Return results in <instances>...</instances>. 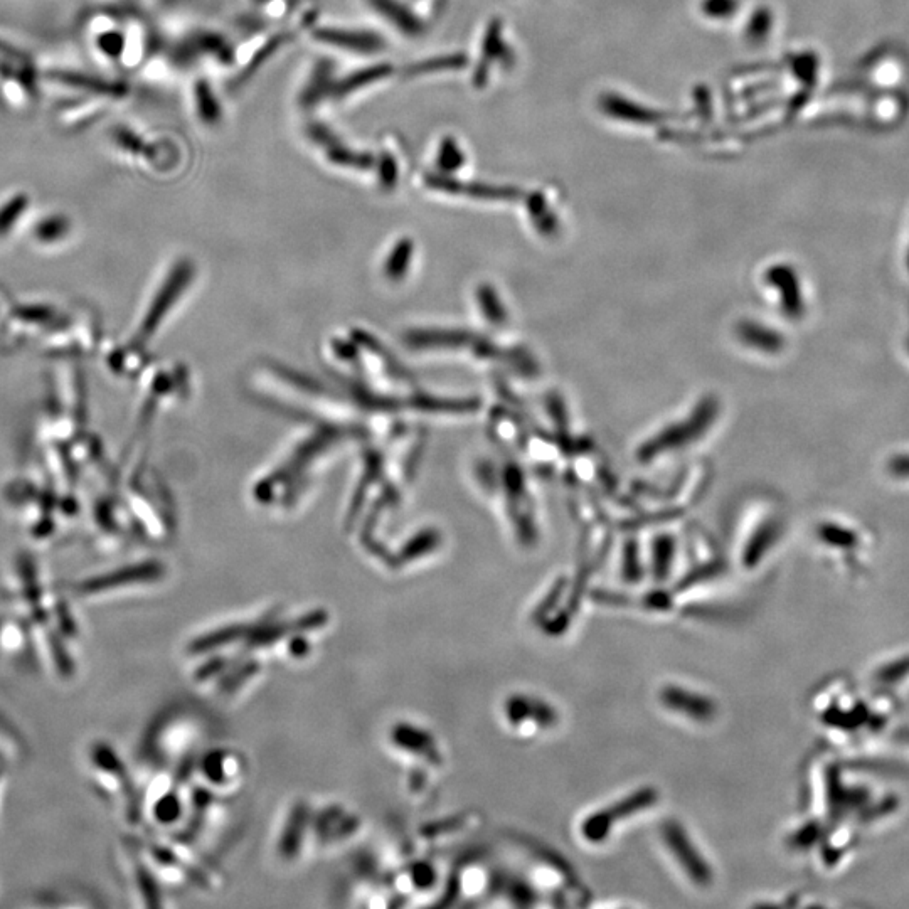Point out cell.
Segmentation results:
<instances>
[{
  "instance_id": "6da1fadb",
  "label": "cell",
  "mask_w": 909,
  "mask_h": 909,
  "mask_svg": "<svg viewBox=\"0 0 909 909\" xmlns=\"http://www.w3.org/2000/svg\"><path fill=\"white\" fill-rule=\"evenodd\" d=\"M305 139L309 140V144L314 145L315 150L322 155L325 164L332 169L373 174L376 152L359 149L356 145L349 144L327 123L309 118L305 123Z\"/></svg>"
},
{
  "instance_id": "7a4b0ae2",
  "label": "cell",
  "mask_w": 909,
  "mask_h": 909,
  "mask_svg": "<svg viewBox=\"0 0 909 909\" xmlns=\"http://www.w3.org/2000/svg\"><path fill=\"white\" fill-rule=\"evenodd\" d=\"M660 839L664 844L665 852L669 854L672 862L686 876L696 888H709L713 884V867L709 866L701 847L687 832L681 822L669 820L662 825Z\"/></svg>"
},
{
  "instance_id": "3957f363",
  "label": "cell",
  "mask_w": 909,
  "mask_h": 909,
  "mask_svg": "<svg viewBox=\"0 0 909 909\" xmlns=\"http://www.w3.org/2000/svg\"><path fill=\"white\" fill-rule=\"evenodd\" d=\"M310 38L324 48L335 49L339 53L352 54L359 58L374 59L383 56L388 49V41L383 34L369 27L334 26V24H317L309 29Z\"/></svg>"
},
{
  "instance_id": "277c9868",
  "label": "cell",
  "mask_w": 909,
  "mask_h": 909,
  "mask_svg": "<svg viewBox=\"0 0 909 909\" xmlns=\"http://www.w3.org/2000/svg\"><path fill=\"white\" fill-rule=\"evenodd\" d=\"M394 78H398V66H394L389 61H374V63L364 64L357 70L349 71L346 75L339 76L337 73L330 103H346L356 96H361L362 93L386 85Z\"/></svg>"
},
{
  "instance_id": "5b68a950",
  "label": "cell",
  "mask_w": 909,
  "mask_h": 909,
  "mask_svg": "<svg viewBox=\"0 0 909 909\" xmlns=\"http://www.w3.org/2000/svg\"><path fill=\"white\" fill-rule=\"evenodd\" d=\"M659 704L677 718L689 719L694 724L713 723L718 706L713 697L704 692L679 684H667L659 691Z\"/></svg>"
},
{
  "instance_id": "8992f818",
  "label": "cell",
  "mask_w": 909,
  "mask_h": 909,
  "mask_svg": "<svg viewBox=\"0 0 909 909\" xmlns=\"http://www.w3.org/2000/svg\"><path fill=\"white\" fill-rule=\"evenodd\" d=\"M335 76L337 68L332 59H315L295 96V103L300 112L314 115L315 110H319L325 103H330Z\"/></svg>"
},
{
  "instance_id": "52a82bcc",
  "label": "cell",
  "mask_w": 909,
  "mask_h": 909,
  "mask_svg": "<svg viewBox=\"0 0 909 909\" xmlns=\"http://www.w3.org/2000/svg\"><path fill=\"white\" fill-rule=\"evenodd\" d=\"M199 771L204 782L213 787L211 790H231V787L241 782L245 763L234 751L214 750L204 755L199 763Z\"/></svg>"
},
{
  "instance_id": "ba28073f",
  "label": "cell",
  "mask_w": 909,
  "mask_h": 909,
  "mask_svg": "<svg viewBox=\"0 0 909 909\" xmlns=\"http://www.w3.org/2000/svg\"><path fill=\"white\" fill-rule=\"evenodd\" d=\"M366 6L381 17L386 24L393 26L394 31L401 32L406 38H421L426 31L425 17L413 11L403 0H364Z\"/></svg>"
},
{
  "instance_id": "9c48e42d",
  "label": "cell",
  "mask_w": 909,
  "mask_h": 909,
  "mask_svg": "<svg viewBox=\"0 0 909 909\" xmlns=\"http://www.w3.org/2000/svg\"><path fill=\"white\" fill-rule=\"evenodd\" d=\"M391 741L398 750L423 758L430 765L442 766L443 756L436 741L428 731L415 724L401 723L394 726Z\"/></svg>"
},
{
  "instance_id": "30bf717a",
  "label": "cell",
  "mask_w": 909,
  "mask_h": 909,
  "mask_svg": "<svg viewBox=\"0 0 909 909\" xmlns=\"http://www.w3.org/2000/svg\"><path fill=\"white\" fill-rule=\"evenodd\" d=\"M404 155L406 154L403 145L399 144V140L393 135H389L388 139L381 142V147L376 150L373 174L379 187L384 191H393L401 181L403 169H406Z\"/></svg>"
},
{
  "instance_id": "8fae6325",
  "label": "cell",
  "mask_w": 909,
  "mask_h": 909,
  "mask_svg": "<svg viewBox=\"0 0 909 909\" xmlns=\"http://www.w3.org/2000/svg\"><path fill=\"white\" fill-rule=\"evenodd\" d=\"M192 108H194L197 122L201 123L202 127L211 128V130L221 127L226 118L223 101L219 98L218 91L214 88L213 83L204 76L197 78L192 85Z\"/></svg>"
},
{
  "instance_id": "7c38bea8",
  "label": "cell",
  "mask_w": 909,
  "mask_h": 909,
  "mask_svg": "<svg viewBox=\"0 0 909 909\" xmlns=\"http://www.w3.org/2000/svg\"><path fill=\"white\" fill-rule=\"evenodd\" d=\"M463 64L460 54H436L426 58L416 59L415 63L404 64L398 68V78L406 81L423 80L431 76L457 70Z\"/></svg>"
},
{
  "instance_id": "4fadbf2b",
  "label": "cell",
  "mask_w": 909,
  "mask_h": 909,
  "mask_svg": "<svg viewBox=\"0 0 909 909\" xmlns=\"http://www.w3.org/2000/svg\"><path fill=\"white\" fill-rule=\"evenodd\" d=\"M465 164L462 147L453 135H442L435 147L430 171L440 176H453Z\"/></svg>"
},
{
  "instance_id": "5bb4252c",
  "label": "cell",
  "mask_w": 909,
  "mask_h": 909,
  "mask_svg": "<svg viewBox=\"0 0 909 909\" xmlns=\"http://www.w3.org/2000/svg\"><path fill=\"white\" fill-rule=\"evenodd\" d=\"M309 815L303 810V805H298V807L293 808L292 814H290V819H288L287 827L282 832V837H280V852L283 856L288 857V859H293L297 857L298 852L302 849L303 840H305V832H307V827H309Z\"/></svg>"
},
{
  "instance_id": "9a60e30c",
  "label": "cell",
  "mask_w": 909,
  "mask_h": 909,
  "mask_svg": "<svg viewBox=\"0 0 909 909\" xmlns=\"http://www.w3.org/2000/svg\"><path fill=\"white\" fill-rule=\"evenodd\" d=\"M154 817L159 824L171 825L182 817V802L176 793L165 792L155 803Z\"/></svg>"
},
{
  "instance_id": "2e32d148",
  "label": "cell",
  "mask_w": 909,
  "mask_h": 909,
  "mask_svg": "<svg viewBox=\"0 0 909 909\" xmlns=\"http://www.w3.org/2000/svg\"><path fill=\"white\" fill-rule=\"evenodd\" d=\"M59 80L66 81V83H71V85L76 86H88V90L101 91V93H123V86H113L107 81L95 80V78H85V76H58Z\"/></svg>"
},
{
  "instance_id": "e0dca14e",
  "label": "cell",
  "mask_w": 909,
  "mask_h": 909,
  "mask_svg": "<svg viewBox=\"0 0 909 909\" xmlns=\"http://www.w3.org/2000/svg\"><path fill=\"white\" fill-rule=\"evenodd\" d=\"M26 202V197H16V199H12V201L7 204L6 208L0 211V231H6V229L21 216L22 211H24V206H26Z\"/></svg>"
},
{
  "instance_id": "ac0fdd59",
  "label": "cell",
  "mask_w": 909,
  "mask_h": 909,
  "mask_svg": "<svg viewBox=\"0 0 909 909\" xmlns=\"http://www.w3.org/2000/svg\"><path fill=\"white\" fill-rule=\"evenodd\" d=\"M100 46L110 56H117L123 51L122 36L118 32H108V34H105V38L100 39Z\"/></svg>"
}]
</instances>
